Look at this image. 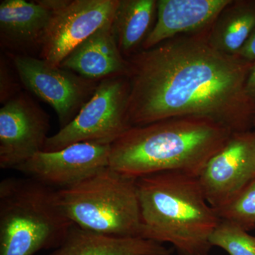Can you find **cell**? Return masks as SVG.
<instances>
[{
    "mask_svg": "<svg viewBox=\"0 0 255 255\" xmlns=\"http://www.w3.org/2000/svg\"><path fill=\"white\" fill-rule=\"evenodd\" d=\"M209 28L128 58L130 127L195 117L212 119L233 132L252 130L255 104L245 87L254 63L214 49Z\"/></svg>",
    "mask_w": 255,
    "mask_h": 255,
    "instance_id": "6da1fadb",
    "label": "cell"
},
{
    "mask_svg": "<svg viewBox=\"0 0 255 255\" xmlns=\"http://www.w3.org/2000/svg\"><path fill=\"white\" fill-rule=\"evenodd\" d=\"M233 132L212 119L195 117L131 127L111 145L110 167L135 179L166 172L198 177Z\"/></svg>",
    "mask_w": 255,
    "mask_h": 255,
    "instance_id": "7a4b0ae2",
    "label": "cell"
},
{
    "mask_svg": "<svg viewBox=\"0 0 255 255\" xmlns=\"http://www.w3.org/2000/svg\"><path fill=\"white\" fill-rule=\"evenodd\" d=\"M141 238L169 243L180 255H209L221 221L195 176L159 172L136 179Z\"/></svg>",
    "mask_w": 255,
    "mask_h": 255,
    "instance_id": "3957f363",
    "label": "cell"
},
{
    "mask_svg": "<svg viewBox=\"0 0 255 255\" xmlns=\"http://www.w3.org/2000/svg\"><path fill=\"white\" fill-rule=\"evenodd\" d=\"M73 225L58 206L53 188L28 177L0 183V255L55 250Z\"/></svg>",
    "mask_w": 255,
    "mask_h": 255,
    "instance_id": "277c9868",
    "label": "cell"
},
{
    "mask_svg": "<svg viewBox=\"0 0 255 255\" xmlns=\"http://www.w3.org/2000/svg\"><path fill=\"white\" fill-rule=\"evenodd\" d=\"M57 203L75 226L113 237H141L136 179L110 167L73 187L55 190Z\"/></svg>",
    "mask_w": 255,
    "mask_h": 255,
    "instance_id": "5b68a950",
    "label": "cell"
},
{
    "mask_svg": "<svg viewBox=\"0 0 255 255\" xmlns=\"http://www.w3.org/2000/svg\"><path fill=\"white\" fill-rule=\"evenodd\" d=\"M129 82L127 76L101 80L95 93L75 119L48 137L43 151L51 152L78 142L112 145L128 130Z\"/></svg>",
    "mask_w": 255,
    "mask_h": 255,
    "instance_id": "8992f818",
    "label": "cell"
},
{
    "mask_svg": "<svg viewBox=\"0 0 255 255\" xmlns=\"http://www.w3.org/2000/svg\"><path fill=\"white\" fill-rule=\"evenodd\" d=\"M9 58L23 87L53 107L60 128L76 117L100 82L31 55H9Z\"/></svg>",
    "mask_w": 255,
    "mask_h": 255,
    "instance_id": "52a82bcc",
    "label": "cell"
},
{
    "mask_svg": "<svg viewBox=\"0 0 255 255\" xmlns=\"http://www.w3.org/2000/svg\"><path fill=\"white\" fill-rule=\"evenodd\" d=\"M255 178V130L233 132L198 176L206 200L216 211Z\"/></svg>",
    "mask_w": 255,
    "mask_h": 255,
    "instance_id": "ba28073f",
    "label": "cell"
},
{
    "mask_svg": "<svg viewBox=\"0 0 255 255\" xmlns=\"http://www.w3.org/2000/svg\"><path fill=\"white\" fill-rule=\"evenodd\" d=\"M49 116L21 92L0 110V168L15 169L43 150Z\"/></svg>",
    "mask_w": 255,
    "mask_h": 255,
    "instance_id": "9c48e42d",
    "label": "cell"
},
{
    "mask_svg": "<svg viewBox=\"0 0 255 255\" xmlns=\"http://www.w3.org/2000/svg\"><path fill=\"white\" fill-rule=\"evenodd\" d=\"M111 145L78 142L60 150L41 151L15 169L44 185L68 189L110 167Z\"/></svg>",
    "mask_w": 255,
    "mask_h": 255,
    "instance_id": "30bf717a",
    "label": "cell"
},
{
    "mask_svg": "<svg viewBox=\"0 0 255 255\" xmlns=\"http://www.w3.org/2000/svg\"><path fill=\"white\" fill-rule=\"evenodd\" d=\"M119 0H69L55 13L39 58L59 67L78 45L113 20Z\"/></svg>",
    "mask_w": 255,
    "mask_h": 255,
    "instance_id": "8fae6325",
    "label": "cell"
},
{
    "mask_svg": "<svg viewBox=\"0 0 255 255\" xmlns=\"http://www.w3.org/2000/svg\"><path fill=\"white\" fill-rule=\"evenodd\" d=\"M57 11L47 6L44 0L1 1L0 42L2 49L9 55H31L37 50L40 53Z\"/></svg>",
    "mask_w": 255,
    "mask_h": 255,
    "instance_id": "7c38bea8",
    "label": "cell"
},
{
    "mask_svg": "<svg viewBox=\"0 0 255 255\" xmlns=\"http://www.w3.org/2000/svg\"><path fill=\"white\" fill-rule=\"evenodd\" d=\"M232 0H158L156 22L141 50L181 35L205 31Z\"/></svg>",
    "mask_w": 255,
    "mask_h": 255,
    "instance_id": "4fadbf2b",
    "label": "cell"
},
{
    "mask_svg": "<svg viewBox=\"0 0 255 255\" xmlns=\"http://www.w3.org/2000/svg\"><path fill=\"white\" fill-rule=\"evenodd\" d=\"M112 21L78 45L59 67L95 81L127 76L128 63L119 50Z\"/></svg>",
    "mask_w": 255,
    "mask_h": 255,
    "instance_id": "5bb4252c",
    "label": "cell"
},
{
    "mask_svg": "<svg viewBox=\"0 0 255 255\" xmlns=\"http://www.w3.org/2000/svg\"><path fill=\"white\" fill-rule=\"evenodd\" d=\"M163 244L141 237H113L73 225L61 246L50 255H171Z\"/></svg>",
    "mask_w": 255,
    "mask_h": 255,
    "instance_id": "9a60e30c",
    "label": "cell"
},
{
    "mask_svg": "<svg viewBox=\"0 0 255 255\" xmlns=\"http://www.w3.org/2000/svg\"><path fill=\"white\" fill-rule=\"evenodd\" d=\"M255 27V0H232L211 25L210 45L228 55H237Z\"/></svg>",
    "mask_w": 255,
    "mask_h": 255,
    "instance_id": "2e32d148",
    "label": "cell"
},
{
    "mask_svg": "<svg viewBox=\"0 0 255 255\" xmlns=\"http://www.w3.org/2000/svg\"><path fill=\"white\" fill-rule=\"evenodd\" d=\"M156 12L155 0H119L112 26L119 50L126 59L142 48Z\"/></svg>",
    "mask_w": 255,
    "mask_h": 255,
    "instance_id": "e0dca14e",
    "label": "cell"
},
{
    "mask_svg": "<svg viewBox=\"0 0 255 255\" xmlns=\"http://www.w3.org/2000/svg\"><path fill=\"white\" fill-rule=\"evenodd\" d=\"M210 243L229 255H255V236L241 226L224 220H221L214 230Z\"/></svg>",
    "mask_w": 255,
    "mask_h": 255,
    "instance_id": "ac0fdd59",
    "label": "cell"
},
{
    "mask_svg": "<svg viewBox=\"0 0 255 255\" xmlns=\"http://www.w3.org/2000/svg\"><path fill=\"white\" fill-rule=\"evenodd\" d=\"M216 211L221 220L235 223L248 232L255 229V178Z\"/></svg>",
    "mask_w": 255,
    "mask_h": 255,
    "instance_id": "d6986e66",
    "label": "cell"
},
{
    "mask_svg": "<svg viewBox=\"0 0 255 255\" xmlns=\"http://www.w3.org/2000/svg\"><path fill=\"white\" fill-rule=\"evenodd\" d=\"M9 57L1 55L0 59V101L4 105L21 92V86L16 81L9 64Z\"/></svg>",
    "mask_w": 255,
    "mask_h": 255,
    "instance_id": "ffe728a7",
    "label": "cell"
},
{
    "mask_svg": "<svg viewBox=\"0 0 255 255\" xmlns=\"http://www.w3.org/2000/svg\"><path fill=\"white\" fill-rule=\"evenodd\" d=\"M238 56L248 60V61L255 62V27L248 38L246 44L237 53Z\"/></svg>",
    "mask_w": 255,
    "mask_h": 255,
    "instance_id": "44dd1931",
    "label": "cell"
},
{
    "mask_svg": "<svg viewBox=\"0 0 255 255\" xmlns=\"http://www.w3.org/2000/svg\"><path fill=\"white\" fill-rule=\"evenodd\" d=\"M246 95L255 104V62L248 74L245 87Z\"/></svg>",
    "mask_w": 255,
    "mask_h": 255,
    "instance_id": "7402d4cb",
    "label": "cell"
},
{
    "mask_svg": "<svg viewBox=\"0 0 255 255\" xmlns=\"http://www.w3.org/2000/svg\"><path fill=\"white\" fill-rule=\"evenodd\" d=\"M253 128H254V130H255V114L254 116V118H253Z\"/></svg>",
    "mask_w": 255,
    "mask_h": 255,
    "instance_id": "603a6c76",
    "label": "cell"
}]
</instances>
